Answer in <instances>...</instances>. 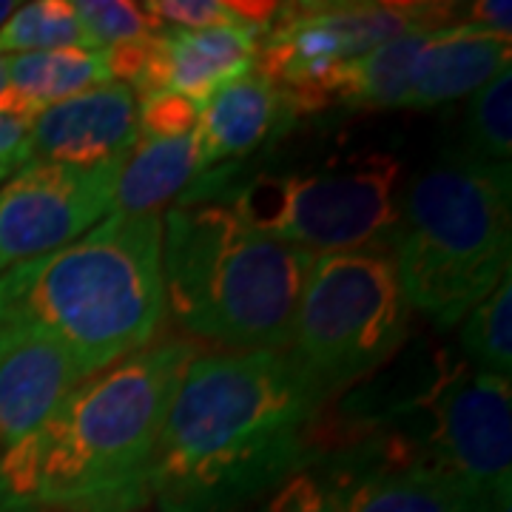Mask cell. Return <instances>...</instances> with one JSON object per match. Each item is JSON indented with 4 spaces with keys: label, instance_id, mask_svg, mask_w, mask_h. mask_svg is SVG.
<instances>
[{
    "label": "cell",
    "instance_id": "cell-1",
    "mask_svg": "<svg viewBox=\"0 0 512 512\" xmlns=\"http://www.w3.org/2000/svg\"><path fill=\"white\" fill-rule=\"evenodd\" d=\"M330 399L276 350H200L148 464L160 512H239L319 461Z\"/></svg>",
    "mask_w": 512,
    "mask_h": 512
},
{
    "label": "cell",
    "instance_id": "cell-2",
    "mask_svg": "<svg viewBox=\"0 0 512 512\" xmlns=\"http://www.w3.org/2000/svg\"><path fill=\"white\" fill-rule=\"evenodd\" d=\"M191 339L154 342L89 376L12 450L0 456V507L40 512H137L165 413Z\"/></svg>",
    "mask_w": 512,
    "mask_h": 512
},
{
    "label": "cell",
    "instance_id": "cell-3",
    "mask_svg": "<svg viewBox=\"0 0 512 512\" xmlns=\"http://www.w3.org/2000/svg\"><path fill=\"white\" fill-rule=\"evenodd\" d=\"M163 220L109 214L52 254L0 274V325L55 339L97 376L163 330Z\"/></svg>",
    "mask_w": 512,
    "mask_h": 512
},
{
    "label": "cell",
    "instance_id": "cell-4",
    "mask_svg": "<svg viewBox=\"0 0 512 512\" xmlns=\"http://www.w3.org/2000/svg\"><path fill=\"white\" fill-rule=\"evenodd\" d=\"M313 259L231 205H174L163 220L165 308L188 336L222 350L285 353Z\"/></svg>",
    "mask_w": 512,
    "mask_h": 512
},
{
    "label": "cell",
    "instance_id": "cell-5",
    "mask_svg": "<svg viewBox=\"0 0 512 512\" xmlns=\"http://www.w3.org/2000/svg\"><path fill=\"white\" fill-rule=\"evenodd\" d=\"M510 180L456 151L404 185L387 248L410 313L456 328L510 274Z\"/></svg>",
    "mask_w": 512,
    "mask_h": 512
},
{
    "label": "cell",
    "instance_id": "cell-6",
    "mask_svg": "<svg viewBox=\"0 0 512 512\" xmlns=\"http://www.w3.org/2000/svg\"><path fill=\"white\" fill-rule=\"evenodd\" d=\"M410 308L387 245L316 256L293 322L296 367L330 402L379 373L407 342Z\"/></svg>",
    "mask_w": 512,
    "mask_h": 512
},
{
    "label": "cell",
    "instance_id": "cell-7",
    "mask_svg": "<svg viewBox=\"0 0 512 512\" xmlns=\"http://www.w3.org/2000/svg\"><path fill=\"white\" fill-rule=\"evenodd\" d=\"M404 165L390 151H356L311 171H262L228 200L256 231L313 256L387 245L399 217Z\"/></svg>",
    "mask_w": 512,
    "mask_h": 512
},
{
    "label": "cell",
    "instance_id": "cell-8",
    "mask_svg": "<svg viewBox=\"0 0 512 512\" xmlns=\"http://www.w3.org/2000/svg\"><path fill=\"white\" fill-rule=\"evenodd\" d=\"M461 18L458 3H279L259 40L256 72L276 83L293 117L333 106L339 72L393 37L436 32Z\"/></svg>",
    "mask_w": 512,
    "mask_h": 512
},
{
    "label": "cell",
    "instance_id": "cell-9",
    "mask_svg": "<svg viewBox=\"0 0 512 512\" xmlns=\"http://www.w3.org/2000/svg\"><path fill=\"white\" fill-rule=\"evenodd\" d=\"M376 424L404 427L436 464L487 498H512L510 379L478 373L464 359L441 365L416 399Z\"/></svg>",
    "mask_w": 512,
    "mask_h": 512
},
{
    "label": "cell",
    "instance_id": "cell-10",
    "mask_svg": "<svg viewBox=\"0 0 512 512\" xmlns=\"http://www.w3.org/2000/svg\"><path fill=\"white\" fill-rule=\"evenodd\" d=\"M308 473L333 512H501L510 504L444 470L399 424L339 436Z\"/></svg>",
    "mask_w": 512,
    "mask_h": 512
},
{
    "label": "cell",
    "instance_id": "cell-11",
    "mask_svg": "<svg viewBox=\"0 0 512 512\" xmlns=\"http://www.w3.org/2000/svg\"><path fill=\"white\" fill-rule=\"evenodd\" d=\"M126 157L89 168L26 163L0 185V274L52 254L106 220Z\"/></svg>",
    "mask_w": 512,
    "mask_h": 512
},
{
    "label": "cell",
    "instance_id": "cell-12",
    "mask_svg": "<svg viewBox=\"0 0 512 512\" xmlns=\"http://www.w3.org/2000/svg\"><path fill=\"white\" fill-rule=\"evenodd\" d=\"M137 140V97L128 86L111 80L37 111L29 123V163L89 168L126 157Z\"/></svg>",
    "mask_w": 512,
    "mask_h": 512
},
{
    "label": "cell",
    "instance_id": "cell-13",
    "mask_svg": "<svg viewBox=\"0 0 512 512\" xmlns=\"http://www.w3.org/2000/svg\"><path fill=\"white\" fill-rule=\"evenodd\" d=\"M262 26H214V29H165L154 43V60L137 100L151 94H177L202 106L231 80L256 72Z\"/></svg>",
    "mask_w": 512,
    "mask_h": 512
},
{
    "label": "cell",
    "instance_id": "cell-14",
    "mask_svg": "<svg viewBox=\"0 0 512 512\" xmlns=\"http://www.w3.org/2000/svg\"><path fill=\"white\" fill-rule=\"evenodd\" d=\"M86 382L72 353L37 330L0 325V456Z\"/></svg>",
    "mask_w": 512,
    "mask_h": 512
},
{
    "label": "cell",
    "instance_id": "cell-15",
    "mask_svg": "<svg viewBox=\"0 0 512 512\" xmlns=\"http://www.w3.org/2000/svg\"><path fill=\"white\" fill-rule=\"evenodd\" d=\"M293 120L288 97L265 74L251 72L231 80L200 111L194 128L197 174L239 163Z\"/></svg>",
    "mask_w": 512,
    "mask_h": 512
},
{
    "label": "cell",
    "instance_id": "cell-16",
    "mask_svg": "<svg viewBox=\"0 0 512 512\" xmlns=\"http://www.w3.org/2000/svg\"><path fill=\"white\" fill-rule=\"evenodd\" d=\"M510 37L458 20L430 32L421 46L404 109H436L484 89L510 69Z\"/></svg>",
    "mask_w": 512,
    "mask_h": 512
},
{
    "label": "cell",
    "instance_id": "cell-17",
    "mask_svg": "<svg viewBox=\"0 0 512 512\" xmlns=\"http://www.w3.org/2000/svg\"><path fill=\"white\" fill-rule=\"evenodd\" d=\"M197 177V137L180 134L165 140H137L117 174L111 214L160 217V208L180 197Z\"/></svg>",
    "mask_w": 512,
    "mask_h": 512
},
{
    "label": "cell",
    "instance_id": "cell-18",
    "mask_svg": "<svg viewBox=\"0 0 512 512\" xmlns=\"http://www.w3.org/2000/svg\"><path fill=\"white\" fill-rule=\"evenodd\" d=\"M430 32H407L348 63L333 83V106L356 111L404 109L410 77Z\"/></svg>",
    "mask_w": 512,
    "mask_h": 512
},
{
    "label": "cell",
    "instance_id": "cell-19",
    "mask_svg": "<svg viewBox=\"0 0 512 512\" xmlns=\"http://www.w3.org/2000/svg\"><path fill=\"white\" fill-rule=\"evenodd\" d=\"M12 92L40 111L111 83L106 49H60L6 57Z\"/></svg>",
    "mask_w": 512,
    "mask_h": 512
},
{
    "label": "cell",
    "instance_id": "cell-20",
    "mask_svg": "<svg viewBox=\"0 0 512 512\" xmlns=\"http://www.w3.org/2000/svg\"><path fill=\"white\" fill-rule=\"evenodd\" d=\"M94 49L69 0L20 3L18 12L0 26V57Z\"/></svg>",
    "mask_w": 512,
    "mask_h": 512
},
{
    "label": "cell",
    "instance_id": "cell-21",
    "mask_svg": "<svg viewBox=\"0 0 512 512\" xmlns=\"http://www.w3.org/2000/svg\"><path fill=\"white\" fill-rule=\"evenodd\" d=\"M464 362L495 379L512 376V276L507 274L495 291L478 302L461 322Z\"/></svg>",
    "mask_w": 512,
    "mask_h": 512
},
{
    "label": "cell",
    "instance_id": "cell-22",
    "mask_svg": "<svg viewBox=\"0 0 512 512\" xmlns=\"http://www.w3.org/2000/svg\"><path fill=\"white\" fill-rule=\"evenodd\" d=\"M478 163L510 168L512 157V72H501L470 100L464 120V146Z\"/></svg>",
    "mask_w": 512,
    "mask_h": 512
},
{
    "label": "cell",
    "instance_id": "cell-23",
    "mask_svg": "<svg viewBox=\"0 0 512 512\" xmlns=\"http://www.w3.org/2000/svg\"><path fill=\"white\" fill-rule=\"evenodd\" d=\"M72 6L94 49H109L117 43L160 35L168 29L157 18H151L140 3L128 0H77Z\"/></svg>",
    "mask_w": 512,
    "mask_h": 512
},
{
    "label": "cell",
    "instance_id": "cell-24",
    "mask_svg": "<svg viewBox=\"0 0 512 512\" xmlns=\"http://www.w3.org/2000/svg\"><path fill=\"white\" fill-rule=\"evenodd\" d=\"M143 9L168 29H191L194 32V29L248 23L239 15L237 3H228V0H151ZM248 26H254V23H248Z\"/></svg>",
    "mask_w": 512,
    "mask_h": 512
},
{
    "label": "cell",
    "instance_id": "cell-25",
    "mask_svg": "<svg viewBox=\"0 0 512 512\" xmlns=\"http://www.w3.org/2000/svg\"><path fill=\"white\" fill-rule=\"evenodd\" d=\"M140 109V140H165L191 134L200 120V109L177 94H151L137 100Z\"/></svg>",
    "mask_w": 512,
    "mask_h": 512
},
{
    "label": "cell",
    "instance_id": "cell-26",
    "mask_svg": "<svg viewBox=\"0 0 512 512\" xmlns=\"http://www.w3.org/2000/svg\"><path fill=\"white\" fill-rule=\"evenodd\" d=\"M256 512H333V507L313 473L302 470L279 484L274 493L265 495Z\"/></svg>",
    "mask_w": 512,
    "mask_h": 512
},
{
    "label": "cell",
    "instance_id": "cell-27",
    "mask_svg": "<svg viewBox=\"0 0 512 512\" xmlns=\"http://www.w3.org/2000/svg\"><path fill=\"white\" fill-rule=\"evenodd\" d=\"M29 123L32 117L0 111V185L29 163Z\"/></svg>",
    "mask_w": 512,
    "mask_h": 512
},
{
    "label": "cell",
    "instance_id": "cell-28",
    "mask_svg": "<svg viewBox=\"0 0 512 512\" xmlns=\"http://www.w3.org/2000/svg\"><path fill=\"white\" fill-rule=\"evenodd\" d=\"M467 12H461L464 23H473L484 32H493V35L510 37L512 32V3L510 0H478L464 6Z\"/></svg>",
    "mask_w": 512,
    "mask_h": 512
},
{
    "label": "cell",
    "instance_id": "cell-29",
    "mask_svg": "<svg viewBox=\"0 0 512 512\" xmlns=\"http://www.w3.org/2000/svg\"><path fill=\"white\" fill-rule=\"evenodd\" d=\"M0 111H6V114H20V117H35V111L29 109V103L12 92V86H9L6 57H0Z\"/></svg>",
    "mask_w": 512,
    "mask_h": 512
},
{
    "label": "cell",
    "instance_id": "cell-30",
    "mask_svg": "<svg viewBox=\"0 0 512 512\" xmlns=\"http://www.w3.org/2000/svg\"><path fill=\"white\" fill-rule=\"evenodd\" d=\"M0 512H40V510H23V507H0Z\"/></svg>",
    "mask_w": 512,
    "mask_h": 512
}]
</instances>
